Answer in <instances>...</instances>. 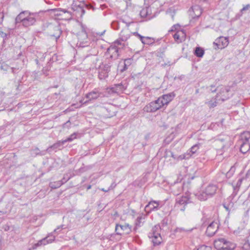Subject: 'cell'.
I'll use <instances>...</instances> for the list:
<instances>
[{
  "label": "cell",
  "mask_w": 250,
  "mask_h": 250,
  "mask_svg": "<svg viewBox=\"0 0 250 250\" xmlns=\"http://www.w3.org/2000/svg\"><path fill=\"white\" fill-rule=\"evenodd\" d=\"M175 96V94L174 93L164 95L147 104L143 110L147 112H153L157 111L171 102L174 99Z\"/></svg>",
  "instance_id": "6da1fadb"
},
{
  "label": "cell",
  "mask_w": 250,
  "mask_h": 250,
  "mask_svg": "<svg viewBox=\"0 0 250 250\" xmlns=\"http://www.w3.org/2000/svg\"><path fill=\"white\" fill-rule=\"evenodd\" d=\"M99 96V93L95 92V91L91 92L84 96V97L79 102L76 103L75 104H73L71 106H70L69 108L67 110L69 111V110H72L73 109L80 108L81 106H82L84 104H86L87 103H89L91 101L96 99Z\"/></svg>",
  "instance_id": "7a4b0ae2"
},
{
  "label": "cell",
  "mask_w": 250,
  "mask_h": 250,
  "mask_svg": "<svg viewBox=\"0 0 250 250\" xmlns=\"http://www.w3.org/2000/svg\"><path fill=\"white\" fill-rule=\"evenodd\" d=\"M214 246L218 250H233L235 249L236 245L223 238H218L214 241Z\"/></svg>",
  "instance_id": "3957f363"
},
{
  "label": "cell",
  "mask_w": 250,
  "mask_h": 250,
  "mask_svg": "<svg viewBox=\"0 0 250 250\" xmlns=\"http://www.w3.org/2000/svg\"><path fill=\"white\" fill-rule=\"evenodd\" d=\"M188 13L190 19H195L200 16L203 13V9L199 5H194L190 9Z\"/></svg>",
  "instance_id": "277c9868"
},
{
  "label": "cell",
  "mask_w": 250,
  "mask_h": 250,
  "mask_svg": "<svg viewBox=\"0 0 250 250\" xmlns=\"http://www.w3.org/2000/svg\"><path fill=\"white\" fill-rule=\"evenodd\" d=\"M229 43L228 38L225 37H219L217 38L214 42V45L216 48L218 49H223L228 46Z\"/></svg>",
  "instance_id": "5b68a950"
},
{
  "label": "cell",
  "mask_w": 250,
  "mask_h": 250,
  "mask_svg": "<svg viewBox=\"0 0 250 250\" xmlns=\"http://www.w3.org/2000/svg\"><path fill=\"white\" fill-rule=\"evenodd\" d=\"M107 58L110 60L116 59L119 56V51L118 48L115 46H111L108 48L106 54Z\"/></svg>",
  "instance_id": "8992f818"
},
{
  "label": "cell",
  "mask_w": 250,
  "mask_h": 250,
  "mask_svg": "<svg viewBox=\"0 0 250 250\" xmlns=\"http://www.w3.org/2000/svg\"><path fill=\"white\" fill-rule=\"evenodd\" d=\"M73 173H69L65 174L62 180L58 181L53 182L50 184V186L52 188H58L61 187L63 184L65 183L72 177Z\"/></svg>",
  "instance_id": "52a82bcc"
},
{
  "label": "cell",
  "mask_w": 250,
  "mask_h": 250,
  "mask_svg": "<svg viewBox=\"0 0 250 250\" xmlns=\"http://www.w3.org/2000/svg\"><path fill=\"white\" fill-rule=\"evenodd\" d=\"M219 223L216 221H213L210 225L208 227L206 234L209 237L214 236L217 232L219 229Z\"/></svg>",
  "instance_id": "ba28073f"
},
{
  "label": "cell",
  "mask_w": 250,
  "mask_h": 250,
  "mask_svg": "<svg viewBox=\"0 0 250 250\" xmlns=\"http://www.w3.org/2000/svg\"><path fill=\"white\" fill-rule=\"evenodd\" d=\"M110 67L108 65L101 64L98 71V77L100 79H104L108 76Z\"/></svg>",
  "instance_id": "9c48e42d"
},
{
  "label": "cell",
  "mask_w": 250,
  "mask_h": 250,
  "mask_svg": "<svg viewBox=\"0 0 250 250\" xmlns=\"http://www.w3.org/2000/svg\"><path fill=\"white\" fill-rule=\"evenodd\" d=\"M199 148V144H196L194 146H192L190 149H188L186 153L184 154H182L179 157L180 159H186L190 157L191 156L196 152V151Z\"/></svg>",
  "instance_id": "30bf717a"
},
{
  "label": "cell",
  "mask_w": 250,
  "mask_h": 250,
  "mask_svg": "<svg viewBox=\"0 0 250 250\" xmlns=\"http://www.w3.org/2000/svg\"><path fill=\"white\" fill-rule=\"evenodd\" d=\"M132 63V59H124L122 60L119 64L118 67V72L121 73L127 69L128 67Z\"/></svg>",
  "instance_id": "8fae6325"
},
{
  "label": "cell",
  "mask_w": 250,
  "mask_h": 250,
  "mask_svg": "<svg viewBox=\"0 0 250 250\" xmlns=\"http://www.w3.org/2000/svg\"><path fill=\"white\" fill-rule=\"evenodd\" d=\"M115 231L117 233L120 235L128 234L130 231V226H129L128 225H118L116 227Z\"/></svg>",
  "instance_id": "7c38bea8"
},
{
  "label": "cell",
  "mask_w": 250,
  "mask_h": 250,
  "mask_svg": "<svg viewBox=\"0 0 250 250\" xmlns=\"http://www.w3.org/2000/svg\"><path fill=\"white\" fill-rule=\"evenodd\" d=\"M151 239L153 244L155 245H160L163 241L160 233L158 232L157 229L153 231L151 236Z\"/></svg>",
  "instance_id": "4fadbf2b"
},
{
  "label": "cell",
  "mask_w": 250,
  "mask_h": 250,
  "mask_svg": "<svg viewBox=\"0 0 250 250\" xmlns=\"http://www.w3.org/2000/svg\"><path fill=\"white\" fill-rule=\"evenodd\" d=\"M124 87L121 84H116L111 87H108L107 91L108 92L112 93H120L123 91Z\"/></svg>",
  "instance_id": "5bb4252c"
},
{
  "label": "cell",
  "mask_w": 250,
  "mask_h": 250,
  "mask_svg": "<svg viewBox=\"0 0 250 250\" xmlns=\"http://www.w3.org/2000/svg\"><path fill=\"white\" fill-rule=\"evenodd\" d=\"M186 38V35L185 32L182 30L178 31L174 35L173 38L175 41L177 43H181L185 41Z\"/></svg>",
  "instance_id": "9a60e30c"
},
{
  "label": "cell",
  "mask_w": 250,
  "mask_h": 250,
  "mask_svg": "<svg viewBox=\"0 0 250 250\" xmlns=\"http://www.w3.org/2000/svg\"><path fill=\"white\" fill-rule=\"evenodd\" d=\"M30 13L28 11H24L21 12V13H20L16 18V23H18L24 21L25 19L28 18V17L30 15Z\"/></svg>",
  "instance_id": "2e32d148"
},
{
  "label": "cell",
  "mask_w": 250,
  "mask_h": 250,
  "mask_svg": "<svg viewBox=\"0 0 250 250\" xmlns=\"http://www.w3.org/2000/svg\"><path fill=\"white\" fill-rule=\"evenodd\" d=\"M159 205V204L158 202L156 201H151L149 202V204H147V205L146 206L145 209V211L146 212L149 213V212H152L154 210L156 209L158 207V206Z\"/></svg>",
  "instance_id": "e0dca14e"
},
{
  "label": "cell",
  "mask_w": 250,
  "mask_h": 250,
  "mask_svg": "<svg viewBox=\"0 0 250 250\" xmlns=\"http://www.w3.org/2000/svg\"><path fill=\"white\" fill-rule=\"evenodd\" d=\"M55 239L54 236L51 235V236H48L46 238H44V239L42 240L41 241L39 242V243L36 245L37 246H39L41 245H46L48 244L49 243H52Z\"/></svg>",
  "instance_id": "ac0fdd59"
},
{
  "label": "cell",
  "mask_w": 250,
  "mask_h": 250,
  "mask_svg": "<svg viewBox=\"0 0 250 250\" xmlns=\"http://www.w3.org/2000/svg\"><path fill=\"white\" fill-rule=\"evenodd\" d=\"M217 190V187L215 185H209L206 188L205 194L207 195H213L216 193Z\"/></svg>",
  "instance_id": "d6986e66"
},
{
  "label": "cell",
  "mask_w": 250,
  "mask_h": 250,
  "mask_svg": "<svg viewBox=\"0 0 250 250\" xmlns=\"http://www.w3.org/2000/svg\"><path fill=\"white\" fill-rule=\"evenodd\" d=\"M36 19L34 18H28L25 19L24 21H22V24L24 26L27 27L29 26H32L35 22Z\"/></svg>",
  "instance_id": "ffe728a7"
},
{
  "label": "cell",
  "mask_w": 250,
  "mask_h": 250,
  "mask_svg": "<svg viewBox=\"0 0 250 250\" xmlns=\"http://www.w3.org/2000/svg\"><path fill=\"white\" fill-rule=\"evenodd\" d=\"M249 149H250V144L249 141L244 142L240 147V151L243 153H245L247 152H248L249 151Z\"/></svg>",
  "instance_id": "44dd1931"
},
{
  "label": "cell",
  "mask_w": 250,
  "mask_h": 250,
  "mask_svg": "<svg viewBox=\"0 0 250 250\" xmlns=\"http://www.w3.org/2000/svg\"><path fill=\"white\" fill-rule=\"evenodd\" d=\"M151 13L150 7H145L141 11L140 15L142 17H146Z\"/></svg>",
  "instance_id": "7402d4cb"
},
{
  "label": "cell",
  "mask_w": 250,
  "mask_h": 250,
  "mask_svg": "<svg viewBox=\"0 0 250 250\" xmlns=\"http://www.w3.org/2000/svg\"><path fill=\"white\" fill-rule=\"evenodd\" d=\"M194 53L196 56L198 57H201L204 54V50L201 48L198 47V48H195L194 51Z\"/></svg>",
  "instance_id": "603a6c76"
},
{
  "label": "cell",
  "mask_w": 250,
  "mask_h": 250,
  "mask_svg": "<svg viewBox=\"0 0 250 250\" xmlns=\"http://www.w3.org/2000/svg\"><path fill=\"white\" fill-rule=\"evenodd\" d=\"M250 136V132L248 131H246L241 134L240 138L244 142H247V141H249V140Z\"/></svg>",
  "instance_id": "cb8c5ba5"
},
{
  "label": "cell",
  "mask_w": 250,
  "mask_h": 250,
  "mask_svg": "<svg viewBox=\"0 0 250 250\" xmlns=\"http://www.w3.org/2000/svg\"><path fill=\"white\" fill-rule=\"evenodd\" d=\"M141 40L145 44H151L154 41V40L153 38L149 37H141Z\"/></svg>",
  "instance_id": "d4e9b609"
},
{
  "label": "cell",
  "mask_w": 250,
  "mask_h": 250,
  "mask_svg": "<svg viewBox=\"0 0 250 250\" xmlns=\"http://www.w3.org/2000/svg\"><path fill=\"white\" fill-rule=\"evenodd\" d=\"M197 250H212L210 247L206 246V245H203L200 247Z\"/></svg>",
  "instance_id": "484cf974"
},
{
  "label": "cell",
  "mask_w": 250,
  "mask_h": 250,
  "mask_svg": "<svg viewBox=\"0 0 250 250\" xmlns=\"http://www.w3.org/2000/svg\"><path fill=\"white\" fill-rule=\"evenodd\" d=\"M4 15L3 12L0 13V24H1L4 20Z\"/></svg>",
  "instance_id": "4316f807"
}]
</instances>
